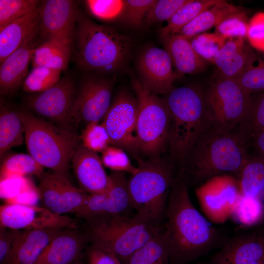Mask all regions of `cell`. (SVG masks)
<instances>
[{
	"mask_svg": "<svg viewBox=\"0 0 264 264\" xmlns=\"http://www.w3.org/2000/svg\"><path fill=\"white\" fill-rule=\"evenodd\" d=\"M80 139L85 147L96 153L102 152L111 145L106 128L98 122H91L86 125Z\"/></svg>",
	"mask_w": 264,
	"mask_h": 264,
	"instance_id": "obj_43",
	"label": "cell"
},
{
	"mask_svg": "<svg viewBox=\"0 0 264 264\" xmlns=\"http://www.w3.org/2000/svg\"><path fill=\"white\" fill-rule=\"evenodd\" d=\"M163 231L170 253V264H186L218 245L220 234L194 206L186 183L174 179L164 215Z\"/></svg>",
	"mask_w": 264,
	"mask_h": 264,
	"instance_id": "obj_1",
	"label": "cell"
},
{
	"mask_svg": "<svg viewBox=\"0 0 264 264\" xmlns=\"http://www.w3.org/2000/svg\"><path fill=\"white\" fill-rule=\"evenodd\" d=\"M122 264H170V250L163 230Z\"/></svg>",
	"mask_w": 264,
	"mask_h": 264,
	"instance_id": "obj_31",
	"label": "cell"
},
{
	"mask_svg": "<svg viewBox=\"0 0 264 264\" xmlns=\"http://www.w3.org/2000/svg\"><path fill=\"white\" fill-rule=\"evenodd\" d=\"M190 0H157L148 12L145 19L146 24L168 21Z\"/></svg>",
	"mask_w": 264,
	"mask_h": 264,
	"instance_id": "obj_44",
	"label": "cell"
},
{
	"mask_svg": "<svg viewBox=\"0 0 264 264\" xmlns=\"http://www.w3.org/2000/svg\"><path fill=\"white\" fill-rule=\"evenodd\" d=\"M18 230L0 226V262L3 264L8 258Z\"/></svg>",
	"mask_w": 264,
	"mask_h": 264,
	"instance_id": "obj_49",
	"label": "cell"
},
{
	"mask_svg": "<svg viewBox=\"0 0 264 264\" xmlns=\"http://www.w3.org/2000/svg\"><path fill=\"white\" fill-rule=\"evenodd\" d=\"M76 61L83 70L108 73L122 68L132 41L113 29L77 14Z\"/></svg>",
	"mask_w": 264,
	"mask_h": 264,
	"instance_id": "obj_3",
	"label": "cell"
},
{
	"mask_svg": "<svg viewBox=\"0 0 264 264\" xmlns=\"http://www.w3.org/2000/svg\"><path fill=\"white\" fill-rule=\"evenodd\" d=\"M264 257V237L249 235L223 243L210 264H252Z\"/></svg>",
	"mask_w": 264,
	"mask_h": 264,
	"instance_id": "obj_22",
	"label": "cell"
},
{
	"mask_svg": "<svg viewBox=\"0 0 264 264\" xmlns=\"http://www.w3.org/2000/svg\"><path fill=\"white\" fill-rule=\"evenodd\" d=\"M110 187L102 193L89 194L83 206L75 213L76 216L88 221L106 216L129 215L134 210L124 172L112 171Z\"/></svg>",
	"mask_w": 264,
	"mask_h": 264,
	"instance_id": "obj_13",
	"label": "cell"
},
{
	"mask_svg": "<svg viewBox=\"0 0 264 264\" xmlns=\"http://www.w3.org/2000/svg\"><path fill=\"white\" fill-rule=\"evenodd\" d=\"M101 159L104 166L112 171L128 173L133 175L137 167L131 162L129 156L123 149L114 145H110L102 152Z\"/></svg>",
	"mask_w": 264,
	"mask_h": 264,
	"instance_id": "obj_41",
	"label": "cell"
},
{
	"mask_svg": "<svg viewBox=\"0 0 264 264\" xmlns=\"http://www.w3.org/2000/svg\"><path fill=\"white\" fill-rule=\"evenodd\" d=\"M62 71L43 66H33L22 85L27 93H41L56 84L61 79Z\"/></svg>",
	"mask_w": 264,
	"mask_h": 264,
	"instance_id": "obj_34",
	"label": "cell"
},
{
	"mask_svg": "<svg viewBox=\"0 0 264 264\" xmlns=\"http://www.w3.org/2000/svg\"><path fill=\"white\" fill-rule=\"evenodd\" d=\"M71 46L54 40H47L33 50V66H43L63 71L67 68Z\"/></svg>",
	"mask_w": 264,
	"mask_h": 264,
	"instance_id": "obj_30",
	"label": "cell"
},
{
	"mask_svg": "<svg viewBox=\"0 0 264 264\" xmlns=\"http://www.w3.org/2000/svg\"><path fill=\"white\" fill-rule=\"evenodd\" d=\"M247 17L244 11L230 15L216 27L215 33L226 40L246 39Z\"/></svg>",
	"mask_w": 264,
	"mask_h": 264,
	"instance_id": "obj_40",
	"label": "cell"
},
{
	"mask_svg": "<svg viewBox=\"0 0 264 264\" xmlns=\"http://www.w3.org/2000/svg\"><path fill=\"white\" fill-rule=\"evenodd\" d=\"M24 140V125L21 111L1 104L0 110V158L11 148L22 145Z\"/></svg>",
	"mask_w": 264,
	"mask_h": 264,
	"instance_id": "obj_28",
	"label": "cell"
},
{
	"mask_svg": "<svg viewBox=\"0 0 264 264\" xmlns=\"http://www.w3.org/2000/svg\"><path fill=\"white\" fill-rule=\"evenodd\" d=\"M65 229L18 230L3 264H34L45 247Z\"/></svg>",
	"mask_w": 264,
	"mask_h": 264,
	"instance_id": "obj_20",
	"label": "cell"
},
{
	"mask_svg": "<svg viewBox=\"0 0 264 264\" xmlns=\"http://www.w3.org/2000/svg\"><path fill=\"white\" fill-rule=\"evenodd\" d=\"M208 119L211 126L231 131L245 119L252 100L235 79L216 73L204 92Z\"/></svg>",
	"mask_w": 264,
	"mask_h": 264,
	"instance_id": "obj_9",
	"label": "cell"
},
{
	"mask_svg": "<svg viewBox=\"0 0 264 264\" xmlns=\"http://www.w3.org/2000/svg\"><path fill=\"white\" fill-rule=\"evenodd\" d=\"M247 143L238 129L228 131L211 126L191 152V172L195 179L206 181L226 173L239 174L249 156Z\"/></svg>",
	"mask_w": 264,
	"mask_h": 264,
	"instance_id": "obj_4",
	"label": "cell"
},
{
	"mask_svg": "<svg viewBox=\"0 0 264 264\" xmlns=\"http://www.w3.org/2000/svg\"><path fill=\"white\" fill-rule=\"evenodd\" d=\"M238 129L247 141L254 134L264 130V91L252 96L248 113Z\"/></svg>",
	"mask_w": 264,
	"mask_h": 264,
	"instance_id": "obj_37",
	"label": "cell"
},
{
	"mask_svg": "<svg viewBox=\"0 0 264 264\" xmlns=\"http://www.w3.org/2000/svg\"><path fill=\"white\" fill-rule=\"evenodd\" d=\"M235 79L249 94L264 91V55H258Z\"/></svg>",
	"mask_w": 264,
	"mask_h": 264,
	"instance_id": "obj_36",
	"label": "cell"
},
{
	"mask_svg": "<svg viewBox=\"0 0 264 264\" xmlns=\"http://www.w3.org/2000/svg\"><path fill=\"white\" fill-rule=\"evenodd\" d=\"M85 3L93 16L106 21L122 16L125 7V0H88Z\"/></svg>",
	"mask_w": 264,
	"mask_h": 264,
	"instance_id": "obj_42",
	"label": "cell"
},
{
	"mask_svg": "<svg viewBox=\"0 0 264 264\" xmlns=\"http://www.w3.org/2000/svg\"><path fill=\"white\" fill-rule=\"evenodd\" d=\"M37 178L42 206L56 214L76 213L89 195L73 186L68 179L55 173L44 171Z\"/></svg>",
	"mask_w": 264,
	"mask_h": 264,
	"instance_id": "obj_14",
	"label": "cell"
},
{
	"mask_svg": "<svg viewBox=\"0 0 264 264\" xmlns=\"http://www.w3.org/2000/svg\"><path fill=\"white\" fill-rule=\"evenodd\" d=\"M246 39L227 40L215 56L214 65L217 73L227 78L236 79L257 57Z\"/></svg>",
	"mask_w": 264,
	"mask_h": 264,
	"instance_id": "obj_23",
	"label": "cell"
},
{
	"mask_svg": "<svg viewBox=\"0 0 264 264\" xmlns=\"http://www.w3.org/2000/svg\"><path fill=\"white\" fill-rule=\"evenodd\" d=\"M200 207L214 223H224L232 216L242 194L238 179L223 174L212 177L195 189Z\"/></svg>",
	"mask_w": 264,
	"mask_h": 264,
	"instance_id": "obj_11",
	"label": "cell"
},
{
	"mask_svg": "<svg viewBox=\"0 0 264 264\" xmlns=\"http://www.w3.org/2000/svg\"><path fill=\"white\" fill-rule=\"evenodd\" d=\"M171 59L165 49L151 46L140 55L137 62L139 79L151 93H167L180 77L173 69Z\"/></svg>",
	"mask_w": 264,
	"mask_h": 264,
	"instance_id": "obj_17",
	"label": "cell"
},
{
	"mask_svg": "<svg viewBox=\"0 0 264 264\" xmlns=\"http://www.w3.org/2000/svg\"><path fill=\"white\" fill-rule=\"evenodd\" d=\"M231 217L243 226L258 224L264 219V202L242 196Z\"/></svg>",
	"mask_w": 264,
	"mask_h": 264,
	"instance_id": "obj_35",
	"label": "cell"
},
{
	"mask_svg": "<svg viewBox=\"0 0 264 264\" xmlns=\"http://www.w3.org/2000/svg\"><path fill=\"white\" fill-rule=\"evenodd\" d=\"M155 2L154 0H125V7L122 16L124 22L132 26H140Z\"/></svg>",
	"mask_w": 264,
	"mask_h": 264,
	"instance_id": "obj_45",
	"label": "cell"
},
{
	"mask_svg": "<svg viewBox=\"0 0 264 264\" xmlns=\"http://www.w3.org/2000/svg\"><path fill=\"white\" fill-rule=\"evenodd\" d=\"M239 175L242 196L264 202V159L257 155L249 156Z\"/></svg>",
	"mask_w": 264,
	"mask_h": 264,
	"instance_id": "obj_29",
	"label": "cell"
},
{
	"mask_svg": "<svg viewBox=\"0 0 264 264\" xmlns=\"http://www.w3.org/2000/svg\"><path fill=\"white\" fill-rule=\"evenodd\" d=\"M70 264H87L81 258L75 261Z\"/></svg>",
	"mask_w": 264,
	"mask_h": 264,
	"instance_id": "obj_52",
	"label": "cell"
},
{
	"mask_svg": "<svg viewBox=\"0 0 264 264\" xmlns=\"http://www.w3.org/2000/svg\"><path fill=\"white\" fill-rule=\"evenodd\" d=\"M21 113L29 154L43 167L68 179L71 158L81 143L80 137L68 129L31 113Z\"/></svg>",
	"mask_w": 264,
	"mask_h": 264,
	"instance_id": "obj_5",
	"label": "cell"
},
{
	"mask_svg": "<svg viewBox=\"0 0 264 264\" xmlns=\"http://www.w3.org/2000/svg\"><path fill=\"white\" fill-rule=\"evenodd\" d=\"M188 40L200 57L213 64L216 55L227 40L215 32H204Z\"/></svg>",
	"mask_w": 264,
	"mask_h": 264,
	"instance_id": "obj_38",
	"label": "cell"
},
{
	"mask_svg": "<svg viewBox=\"0 0 264 264\" xmlns=\"http://www.w3.org/2000/svg\"><path fill=\"white\" fill-rule=\"evenodd\" d=\"M263 260L255 262L252 264H264Z\"/></svg>",
	"mask_w": 264,
	"mask_h": 264,
	"instance_id": "obj_53",
	"label": "cell"
},
{
	"mask_svg": "<svg viewBox=\"0 0 264 264\" xmlns=\"http://www.w3.org/2000/svg\"><path fill=\"white\" fill-rule=\"evenodd\" d=\"M40 200L37 187L23 193L5 202L6 204H17L26 205H36Z\"/></svg>",
	"mask_w": 264,
	"mask_h": 264,
	"instance_id": "obj_50",
	"label": "cell"
},
{
	"mask_svg": "<svg viewBox=\"0 0 264 264\" xmlns=\"http://www.w3.org/2000/svg\"><path fill=\"white\" fill-rule=\"evenodd\" d=\"M161 39L176 72L180 78L185 74L201 72L210 64L195 52L188 39L176 34L163 36Z\"/></svg>",
	"mask_w": 264,
	"mask_h": 264,
	"instance_id": "obj_26",
	"label": "cell"
},
{
	"mask_svg": "<svg viewBox=\"0 0 264 264\" xmlns=\"http://www.w3.org/2000/svg\"><path fill=\"white\" fill-rule=\"evenodd\" d=\"M138 110L136 98L126 91H120L111 102L102 123L111 145L123 149L136 160L140 154L136 132Z\"/></svg>",
	"mask_w": 264,
	"mask_h": 264,
	"instance_id": "obj_10",
	"label": "cell"
},
{
	"mask_svg": "<svg viewBox=\"0 0 264 264\" xmlns=\"http://www.w3.org/2000/svg\"><path fill=\"white\" fill-rule=\"evenodd\" d=\"M263 262H264V258H263Z\"/></svg>",
	"mask_w": 264,
	"mask_h": 264,
	"instance_id": "obj_54",
	"label": "cell"
},
{
	"mask_svg": "<svg viewBox=\"0 0 264 264\" xmlns=\"http://www.w3.org/2000/svg\"><path fill=\"white\" fill-rule=\"evenodd\" d=\"M200 264L198 263V264Z\"/></svg>",
	"mask_w": 264,
	"mask_h": 264,
	"instance_id": "obj_55",
	"label": "cell"
},
{
	"mask_svg": "<svg viewBox=\"0 0 264 264\" xmlns=\"http://www.w3.org/2000/svg\"><path fill=\"white\" fill-rule=\"evenodd\" d=\"M34 38L27 41L0 63L1 94H10L17 90L21 85H22L28 74L29 64L35 48Z\"/></svg>",
	"mask_w": 264,
	"mask_h": 264,
	"instance_id": "obj_24",
	"label": "cell"
},
{
	"mask_svg": "<svg viewBox=\"0 0 264 264\" xmlns=\"http://www.w3.org/2000/svg\"><path fill=\"white\" fill-rule=\"evenodd\" d=\"M132 86L138 103L136 132L140 153L158 157L168 147L170 114L164 99L149 91L132 76Z\"/></svg>",
	"mask_w": 264,
	"mask_h": 264,
	"instance_id": "obj_8",
	"label": "cell"
},
{
	"mask_svg": "<svg viewBox=\"0 0 264 264\" xmlns=\"http://www.w3.org/2000/svg\"><path fill=\"white\" fill-rule=\"evenodd\" d=\"M36 0H0V28L37 8Z\"/></svg>",
	"mask_w": 264,
	"mask_h": 264,
	"instance_id": "obj_39",
	"label": "cell"
},
{
	"mask_svg": "<svg viewBox=\"0 0 264 264\" xmlns=\"http://www.w3.org/2000/svg\"><path fill=\"white\" fill-rule=\"evenodd\" d=\"M88 239L77 227L65 229L44 249L34 264H70L81 258Z\"/></svg>",
	"mask_w": 264,
	"mask_h": 264,
	"instance_id": "obj_21",
	"label": "cell"
},
{
	"mask_svg": "<svg viewBox=\"0 0 264 264\" xmlns=\"http://www.w3.org/2000/svg\"><path fill=\"white\" fill-rule=\"evenodd\" d=\"M113 86L112 80L107 78L92 76L86 78L73 100L70 125L99 123L111 103Z\"/></svg>",
	"mask_w": 264,
	"mask_h": 264,
	"instance_id": "obj_12",
	"label": "cell"
},
{
	"mask_svg": "<svg viewBox=\"0 0 264 264\" xmlns=\"http://www.w3.org/2000/svg\"><path fill=\"white\" fill-rule=\"evenodd\" d=\"M246 40L253 48L264 52V12L256 13L248 22Z\"/></svg>",
	"mask_w": 264,
	"mask_h": 264,
	"instance_id": "obj_47",
	"label": "cell"
},
{
	"mask_svg": "<svg viewBox=\"0 0 264 264\" xmlns=\"http://www.w3.org/2000/svg\"><path fill=\"white\" fill-rule=\"evenodd\" d=\"M87 222L88 241L110 251L121 263L161 231L134 215L99 217Z\"/></svg>",
	"mask_w": 264,
	"mask_h": 264,
	"instance_id": "obj_7",
	"label": "cell"
},
{
	"mask_svg": "<svg viewBox=\"0 0 264 264\" xmlns=\"http://www.w3.org/2000/svg\"><path fill=\"white\" fill-rule=\"evenodd\" d=\"M163 99L170 117L167 147L172 157L181 160L211 127L204 92L195 87H175Z\"/></svg>",
	"mask_w": 264,
	"mask_h": 264,
	"instance_id": "obj_2",
	"label": "cell"
},
{
	"mask_svg": "<svg viewBox=\"0 0 264 264\" xmlns=\"http://www.w3.org/2000/svg\"><path fill=\"white\" fill-rule=\"evenodd\" d=\"M40 9L0 28V62L34 38L39 30Z\"/></svg>",
	"mask_w": 264,
	"mask_h": 264,
	"instance_id": "obj_25",
	"label": "cell"
},
{
	"mask_svg": "<svg viewBox=\"0 0 264 264\" xmlns=\"http://www.w3.org/2000/svg\"><path fill=\"white\" fill-rule=\"evenodd\" d=\"M251 139L253 147L257 155L264 159V130L254 134L249 140Z\"/></svg>",
	"mask_w": 264,
	"mask_h": 264,
	"instance_id": "obj_51",
	"label": "cell"
},
{
	"mask_svg": "<svg viewBox=\"0 0 264 264\" xmlns=\"http://www.w3.org/2000/svg\"><path fill=\"white\" fill-rule=\"evenodd\" d=\"M0 226L16 230L77 227L70 217L42 206L6 204L0 207Z\"/></svg>",
	"mask_w": 264,
	"mask_h": 264,
	"instance_id": "obj_15",
	"label": "cell"
},
{
	"mask_svg": "<svg viewBox=\"0 0 264 264\" xmlns=\"http://www.w3.org/2000/svg\"><path fill=\"white\" fill-rule=\"evenodd\" d=\"M242 11H244L242 7L220 0L214 6L201 13L176 34L187 39H190L212 27H216L228 16Z\"/></svg>",
	"mask_w": 264,
	"mask_h": 264,
	"instance_id": "obj_27",
	"label": "cell"
},
{
	"mask_svg": "<svg viewBox=\"0 0 264 264\" xmlns=\"http://www.w3.org/2000/svg\"><path fill=\"white\" fill-rule=\"evenodd\" d=\"M40 9L39 30L42 37L71 46L78 13L73 1L44 0Z\"/></svg>",
	"mask_w": 264,
	"mask_h": 264,
	"instance_id": "obj_18",
	"label": "cell"
},
{
	"mask_svg": "<svg viewBox=\"0 0 264 264\" xmlns=\"http://www.w3.org/2000/svg\"><path fill=\"white\" fill-rule=\"evenodd\" d=\"M35 187L27 177H16L1 180L0 198L6 201Z\"/></svg>",
	"mask_w": 264,
	"mask_h": 264,
	"instance_id": "obj_46",
	"label": "cell"
},
{
	"mask_svg": "<svg viewBox=\"0 0 264 264\" xmlns=\"http://www.w3.org/2000/svg\"><path fill=\"white\" fill-rule=\"evenodd\" d=\"M71 164L79 188L88 194L102 193L110 187L112 180L101 158L82 143L75 149Z\"/></svg>",
	"mask_w": 264,
	"mask_h": 264,
	"instance_id": "obj_19",
	"label": "cell"
},
{
	"mask_svg": "<svg viewBox=\"0 0 264 264\" xmlns=\"http://www.w3.org/2000/svg\"><path fill=\"white\" fill-rule=\"evenodd\" d=\"M87 259L88 264H122L110 251L92 244L87 251Z\"/></svg>",
	"mask_w": 264,
	"mask_h": 264,
	"instance_id": "obj_48",
	"label": "cell"
},
{
	"mask_svg": "<svg viewBox=\"0 0 264 264\" xmlns=\"http://www.w3.org/2000/svg\"><path fill=\"white\" fill-rule=\"evenodd\" d=\"M76 93L71 79L63 77L51 88L30 97L28 104L37 114L69 130V113Z\"/></svg>",
	"mask_w": 264,
	"mask_h": 264,
	"instance_id": "obj_16",
	"label": "cell"
},
{
	"mask_svg": "<svg viewBox=\"0 0 264 264\" xmlns=\"http://www.w3.org/2000/svg\"><path fill=\"white\" fill-rule=\"evenodd\" d=\"M220 0H190L179 8L167 24L159 30L161 36L176 34L204 11L218 3Z\"/></svg>",
	"mask_w": 264,
	"mask_h": 264,
	"instance_id": "obj_32",
	"label": "cell"
},
{
	"mask_svg": "<svg viewBox=\"0 0 264 264\" xmlns=\"http://www.w3.org/2000/svg\"><path fill=\"white\" fill-rule=\"evenodd\" d=\"M44 171V167L29 154H16L6 157L0 167V179L35 176Z\"/></svg>",
	"mask_w": 264,
	"mask_h": 264,
	"instance_id": "obj_33",
	"label": "cell"
},
{
	"mask_svg": "<svg viewBox=\"0 0 264 264\" xmlns=\"http://www.w3.org/2000/svg\"><path fill=\"white\" fill-rule=\"evenodd\" d=\"M136 160L138 171L128 180L134 215L159 226L174 179L172 167L159 157Z\"/></svg>",
	"mask_w": 264,
	"mask_h": 264,
	"instance_id": "obj_6",
	"label": "cell"
}]
</instances>
